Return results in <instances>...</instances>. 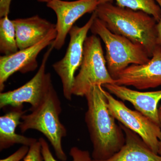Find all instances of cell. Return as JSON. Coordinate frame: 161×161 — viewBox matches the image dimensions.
I'll return each mask as SVG.
<instances>
[{"mask_svg":"<svg viewBox=\"0 0 161 161\" xmlns=\"http://www.w3.org/2000/svg\"><path fill=\"white\" fill-rule=\"evenodd\" d=\"M80 68L73 85V95L83 97L94 86L115 83L108 70L100 40L97 35L86 39Z\"/></svg>","mask_w":161,"mask_h":161,"instance_id":"5b68a950","label":"cell"},{"mask_svg":"<svg viewBox=\"0 0 161 161\" xmlns=\"http://www.w3.org/2000/svg\"><path fill=\"white\" fill-rule=\"evenodd\" d=\"M125 136V143L109 158L92 161H161V156L153 152L136 133L119 125Z\"/></svg>","mask_w":161,"mask_h":161,"instance_id":"5bb4252c","label":"cell"},{"mask_svg":"<svg viewBox=\"0 0 161 161\" xmlns=\"http://www.w3.org/2000/svg\"><path fill=\"white\" fill-rule=\"evenodd\" d=\"M31 113L23 115L19 128L22 133L29 130H37L49 141L56 156L61 161H66L67 156L62 146V140L67 136V130L61 123L60 115L61 103L53 86L42 102Z\"/></svg>","mask_w":161,"mask_h":161,"instance_id":"3957f363","label":"cell"},{"mask_svg":"<svg viewBox=\"0 0 161 161\" xmlns=\"http://www.w3.org/2000/svg\"><path fill=\"white\" fill-rule=\"evenodd\" d=\"M90 30L99 36L105 45L107 68L115 80L130 64H144L151 58L142 45L112 32L97 16Z\"/></svg>","mask_w":161,"mask_h":161,"instance_id":"277c9868","label":"cell"},{"mask_svg":"<svg viewBox=\"0 0 161 161\" xmlns=\"http://www.w3.org/2000/svg\"><path fill=\"white\" fill-rule=\"evenodd\" d=\"M159 118L160 124V128L161 129V110L159 109ZM158 154L161 156V136L159 140V149Z\"/></svg>","mask_w":161,"mask_h":161,"instance_id":"603a6c76","label":"cell"},{"mask_svg":"<svg viewBox=\"0 0 161 161\" xmlns=\"http://www.w3.org/2000/svg\"><path fill=\"white\" fill-rule=\"evenodd\" d=\"M113 1L119 7L146 13L154 18L158 23L160 19L161 8L155 0H101V2L103 3Z\"/></svg>","mask_w":161,"mask_h":161,"instance_id":"e0dca14e","label":"cell"},{"mask_svg":"<svg viewBox=\"0 0 161 161\" xmlns=\"http://www.w3.org/2000/svg\"><path fill=\"white\" fill-rule=\"evenodd\" d=\"M103 86L122 100L130 102L137 111L160 126L158 105L161 100V90L141 92L115 83L106 84Z\"/></svg>","mask_w":161,"mask_h":161,"instance_id":"7c38bea8","label":"cell"},{"mask_svg":"<svg viewBox=\"0 0 161 161\" xmlns=\"http://www.w3.org/2000/svg\"><path fill=\"white\" fill-rule=\"evenodd\" d=\"M41 147V152L44 161H58L54 157L46 141L43 137L39 139ZM72 161H92V155L87 150H80L77 147H73L69 151Z\"/></svg>","mask_w":161,"mask_h":161,"instance_id":"ac0fdd59","label":"cell"},{"mask_svg":"<svg viewBox=\"0 0 161 161\" xmlns=\"http://www.w3.org/2000/svg\"><path fill=\"white\" fill-rule=\"evenodd\" d=\"M155 1L159 6L161 10V0H155ZM157 32L158 44L161 46V15L159 21L157 23Z\"/></svg>","mask_w":161,"mask_h":161,"instance_id":"7402d4cb","label":"cell"},{"mask_svg":"<svg viewBox=\"0 0 161 161\" xmlns=\"http://www.w3.org/2000/svg\"><path fill=\"white\" fill-rule=\"evenodd\" d=\"M16 31L12 20L8 16L0 20V52L4 56L12 54L19 51Z\"/></svg>","mask_w":161,"mask_h":161,"instance_id":"2e32d148","label":"cell"},{"mask_svg":"<svg viewBox=\"0 0 161 161\" xmlns=\"http://www.w3.org/2000/svg\"><path fill=\"white\" fill-rule=\"evenodd\" d=\"M30 147L22 146L17 150L6 158L1 159L0 161H22L29 152Z\"/></svg>","mask_w":161,"mask_h":161,"instance_id":"ffe728a7","label":"cell"},{"mask_svg":"<svg viewBox=\"0 0 161 161\" xmlns=\"http://www.w3.org/2000/svg\"><path fill=\"white\" fill-rule=\"evenodd\" d=\"M159 109L161 110V104L160 106V107H159Z\"/></svg>","mask_w":161,"mask_h":161,"instance_id":"cb8c5ba5","label":"cell"},{"mask_svg":"<svg viewBox=\"0 0 161 161\" xmlns=\"http://www.w3.org/2000/svg\"><path fill=\"white\" fill-rule=\"evenodd\" d=\"M96 17L97 14L95 11L84 26L72 27L69 33L70 40L65 55L53 65V68L61 80L64 96L68 100H71L75 73L81 65L85 41Z\"/></svg>","mask_w":161,"mask_h":161,"instance_id":"8992f818","label":"cell"},{"mask_svg":"<svg viewBox=\"0 0 161 161\" xmlns=\"http://www.w3.org/2000/svg\"><path fill=\"white\" fill-rule=\"evenodd\" d=\"M97 17L110 31L142 45L150 58L157 47V21L142 11L115 6L112 2L100 3L95 10Z\"/></svg>","mask_w":161,"mask_h":161,"instance_id":"7a4b0ae2","label":"cell"},{"mask_svg":"<svg viewBox=\"0 0 161 161\" xmlns=\"http://www.w3.org/2000/svg\"><path fill=\"white\" fill-rule=\"evenodd\" d=\"M115 83L132 86L143 90L161 86V46L158 45L152 58L147 63L132 64L124 70L115 80Z\"/></svg>","mask_w":161,"mask_h":161,"instance_id":"8fae6325","label":"cell"},{"mask_svg":"<svg viewBox=\"0 0 161 161\" xmlns=\"http://www.w3.org/2000/svg\"><path fill=\"white\" fill-rule=\"evenodd\" d=\"M57 36L56 29L37 44L16 53L0 58V91L3 92L5 83L14 73L19 72L26 74L33 72L38 67L37 58L40 52L50 46Z\"/></svg>","mask_w":161,"mask_h":161,"instance_id":"30bf717a","label":"cell"},{"mask_svg":"<svg viewBox=\"0 0 161 161\" xmlns=\"http://www.w3.org/2000/svg\"><path fill=\"white\" fill-rule=\"evenodd\" d=\"M101 0H77L68 1L50 0L47 6L53 9L57 17V36L52 43L54 48L59 50L65 43L68 34L75 22L87 13L94 12Z\"/></svg>","mask_w":161,"mask_h":161,"instance_id":"9c48e42d","label":"cell"},{"mask_svg":"<svg viewBox=\"0 0 161 161\" xmlns=\"http://www.w3.org/2000/svg\"><path fill=\"white\" fill-rule=\"evenodd\" d=\"M23 106L13 107L9 112L0 117V150L8 149L15 144L30 147L38 140L26 137L16 132L17 127L21 123L22 116L26 113Z\"/></svg>","mask_w":161,"mask_h":161,"instance_id":"9a60e30c","label":"cell"},{"mask_svg":"<svg viewBox=\"0 0 161 161\" xmlns=\"http://www.w3.org/2000/svg\"><path fill=\"white\" fill-rule=\"evenodd\" d=\"M104 93L108 108L115 119L136 133L153 152L158 154L160 126L137 110L130 109L106 90H104Z\"/></svg>","mask_w":161,"mask_h":161,"instance_id":"ba28073f","label":"cell"},{"mask_svg":"<svg viewBox=\"0 0 161 161\" xmlns=\"http://www.w3.org/2000/svg\"><path fill=\"white\" fill-rule=\"evenodd\" d=\"M85 97L87 104L85 120L93 145L92 158L104 160L123 147L125 134L109 110L102 86L92 87Z\"/></svg>","mask_w":161,"mask_h":161,"instance_id":"6da1fadb","label":"cell"},{"mask_svg":"<svg viewBox=\"0 0 161 161\" xmlns=\"http://www.w3.org/2000/svg\"><path fill=\"white\" fill-rule=\"evenodd\" d=\"M23 161H44L39 140L30 147L29 152Z\"/></svg>","mask_w":161,"mask_h":161,"instance_id":"d6986e66","label":"cell"},{"mask_svg":"<svg viewBox=\"0 0 161 161\" xmlns=\"http://www.w3.org/2000/svg\"><path fill=\"white\" fill-rule=\"evenodd\" d=\"M53 44L43 55L42 63L37 72L29 81L19 88L0 94V108L7 106H22L24 103L31 105L30 110L37 108L45 98L53 85L51 76L46 73L47 62L53 49Z\"/></svg>","mask_w":161,"mask_h":161,"instance_id":"52a82bcc","label":"cell"},{"mask_svg":"<svg viewBox=\"0 0 161 161\" xmlns=\"http://www.w3.org/2000/svg\"><path fill=\"white\" fill-rule=\"evenodd\" d=\"M42 3H46L50 0H37ZM12 0H0V17L8 16L10 12V6Z\"/></svg>","mask_w":161,"mask_h":161,"instance_id":"44dd1931","label":"cell"},{"mask_svg":"<svg viewBox=\"0 0 161 161\" xmlns=\"http://www.w3.org/2000/svg\"><path fill=\"white\" fill-rule=\"evenodd\" d=\"M19 50L30 47L43 40L56 29L53 24L39 15L12 20Z\"/></svg>","mask_w":161,"mask_h":161,"instance_id":"4fadbf2b","label":"cell"}]
</instances>
